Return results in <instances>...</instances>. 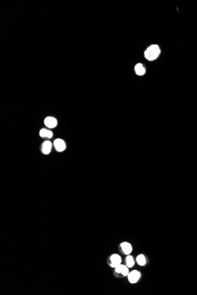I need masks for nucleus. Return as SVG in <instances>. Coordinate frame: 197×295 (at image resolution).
<instances>
[{"label": "nucleus", "instance_id": "2", "mask_svg": "<svg viewBox=\"0 0 197 295\" xmlns=\"http://www.w3.org/2000/svg\"><path fill=\"white\" fill-rule=\"evenodd\" d=\"M54 146L57 151L58 152H63L66 149V144L64 140L58 139L54 142Z\"/></svg>", "mask_w": 197, "mask_h": 295}, {"label": "nucleus", "instance_id": "10", "mask_svg": "<svg viewBox=\"0 0 197 295\" xmlns=\"http://www.w3.org/2000/svg\"><path fill=\"white\" fill-rule=\"evenodd\" d=\"M135 71H136V73L139 75V76H143L145 73V68L143 67L142 64H138L135 67Z\"/></svg>", "mask_w": 197, "mask_h": 295}, {"label": "nucleus", "instance_id": "9", "mask_svg": "<svg viewBox=\"0 0 197 295\" xmlns=\"http://www.w3.org/2000/svg\"><path fill=\"white\" fill-rule=\"evenodd\" d=\"M40 136L41 137H47L48 139H51L53 136V133L50 130L43 129L40 131Z\"/></svg>", "mask_w": 197, "mask_h": 295}, {"label": "nucleus", "instance_id": "11", "mask_svg": "<svg viewBox=\"0 0 197 295\" xmlns=\"http://www.w3.org/2000/svg\"><path fill=\"white\" fill-rule=\"evenodd\" d=\"M136 261L137 263L141 266H144L146 263V259L143 255H139L136 258Z\"/></svg>", "mask_w": 197, "mask_h": 295}, {"label": "nucleus", "instance_id": "8", "mask_svg": "<svg viewBox=\"0 0 197 295\" xmlns=\"http://www.w3.org/2000/svg\"><path fill=\"white\" fill-rule=\"evenodd\" d=\"M51 147H52V143L50 141L44 142L42 145V152L44 154H49L51 152Z\"/></svg>", "mask_w": 197, "mask_h": 295}, {"label": "nucleus", "instance_id": "4", "mask_svg": "<svg viewBox=\"0 0 197 295\" xmlns=\"http://www.w3.org/2000/svg\"><path fill=\"white\" fill-rule=\"evenodd\" d=\"M44 124L49 129H53L56 127L57 124V120L52 117H47L44 120Z\"/></svg>", "mask_w": 197, "mask_h": 295}, {"label": "nucleus", "instance_id": "5", "mask_svg": "<svg viewBox=\"0 0 197 295\" xmlns=\"http://www.w3.org/2000/svg\"><path fill=\"white\" fill-rule=\"evenodd\" d=\"M115 271L117 273L122 274L123 276H128L129 273L128 267L125 265H123L121 264H120L119 265L115 267Z\"/></svg>", "mask_w": 197, "mask_h": 295}, {"label": "nucleus", "instance_id": "3", "mask_svg": "<svg viewBox=\"0 0 197 295\" xmlns=\"http://www.w3.org/2000/svg\"><path fill=\"white\" fill-rule=\"evenodd\" d=\"M140 276L141 274L139 272H138L137 270H133L128 275V280L130 283H135L138 281Z\"/></svg>", "mask_w": 197, "mask_h": 295}, {"label": "nucleus", "instance_id": "1", "mask_svg": "<svg viewBox=\"0 0 197 295\" xmlns=\"http://www.w3.org/2000/svg\"><path fill=\"white\" fill-rule=\"evenodd\" d=\"M160 51V48L157 45H152L145 52V56L146 58L150 61H153L159 56Z\"/></svg>", "mask_w": 197, "mask_h": 295}, {"label": "nucleus", "instance_id": "12", "mask_svg": "<svg viewBox=\"0 0 197 295\" xmlns=\"http://www.w3.org/2000/svg\"><path fill=\"white\" fill-rule=\"evenodd\" d=\"M126 266L128 267H132L133 266V265L135 264V262H134V260H133L132 256H128L126 257Z\"/></svg>", "mask_w": 197, "mask_h": 295}, {"label": "nucleus", "instance_id": "6", "mask_svg": "<svg viewBox=\"0 0 197 295\" xmlns=\"http://www.w3.org/2000/svg\"><path fill=\"white\" fill-rule=\"evenodd\" d=\"M110 261H111V266L115 268L116 267L118 266L121 263L122 259L119 255L114 254L111 256Z\"/></svg>", "mask_w": 197, "mask_h": 295}, {"label": "nucleus", "instance_id": "7", "mask_svg": "<svg viewBox=\"0 0 197 295\" xmlns=\"http://www.w3.org/2000/svg\"><path fill=\"white\" fill-rule=\"evenodd\" d=\"M121 248L125 255H129L132 251L131 245L128 242H123L121 244Z\"/></svg>", "mask_w": 197, "mask_h": 295}]
</instances>
